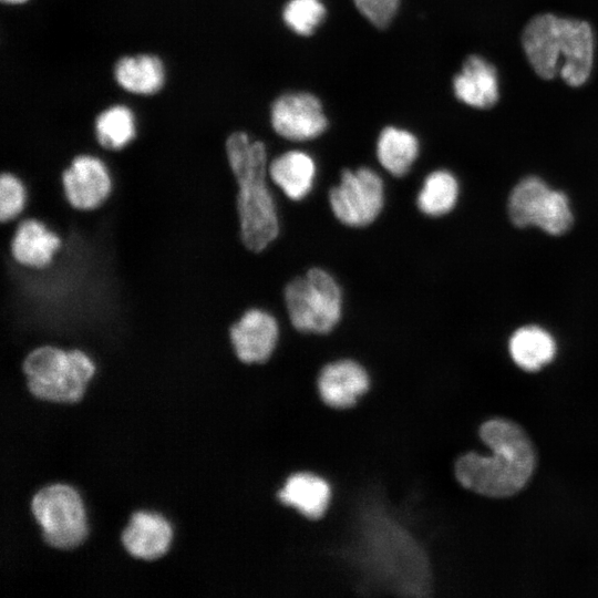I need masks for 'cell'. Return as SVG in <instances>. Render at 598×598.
I'll list each match as a JSON object with an SVG mask.
<instances>
[{"mask_svg":"<svg viewBox=\"0 0 598 598\" xmlns=\"http://www.w3.org/2000/svg\"><path fill=\"white\" fill-rule=\"evenodd\" d=\"M278 499L308 519H319L328 509L331 488L321 476L297 472L288 476L277 493Z\"/></svg>","mask_w":598,"mask_h":598,"instance_id":"obj_16","label":"cell"},{"mask_svg":"<svg viewBox=\"0 0 598 598\" xmlns=\"http://www.w3.org/2000/svg\"><path fill=\"white\" fill-rule=\"evenodd\" d=\"M174 527L158 511L136 509L120 534V542L132 558L154 561L171 549Z\"/></svg>","mask_w":598,"mask_h":598,"instance_id":"obj_12","label":"cell"},{"mask_svg":"<svg viewBox=\"0 0 598 598\" xmlns=\"http://www.w3.org/2000/svg\"><path fill=\"white\" fill-rule=\"evenodd\" d=\"M460 197V184L447 169L431 172L416 197L419 209L427 216L441 217L452 212Z\"/></svg>","mask_w":598,"mask_h":598,"instance_id":"obj_21","label":"cell"},{"mask_svg":"<svg viewBox=\"0 0 598 598\" xmlns=\"http://www.w3.org/2000/svg\"><path fill=\"white\" fill-rule=\"evenodd\" d=\"M94 132L97 144L104 151H122L130 146L136 136L134 114L125 105L107 107L96 116Z\"/></svg>","mask_w":598,"mask_h":598,"instance_id":"obj_22","label":"cell"},{"mask_svg":"<svg viewBox=\"0 0 598 598\" xmlns=\"http://www.w3.org/2000/svg\"><path fill=\"white\" fill-rule=\"evenodd\" d=\"M506 215L515 228H537L551 237L567 234L575 221L568 195L537 175L514 184L507 195Z\"/></svg>","mask_w":598,"mask_h":598,"instance_id":"obj_6","label":"cell"},{"mask_svg":"<svg viewBox=\"0 0 598 598\" xmlns=\"http://www.w3.org/2000/svg\"><path fill=\"white\" fill-rule=\"evenodd\" d=\"M28 204V189L23 181L11 172L0 175V221L7 224L18 220Z\"/></svg>","mask_w":598,"mask_h":598,"instance_id":"obj_24","label":"cell"},{"mask_svg":"<svg viewBox=\"0 0 598 598\" xmlns=\"http://www.w3.org/2000/svg\"><path fill=\"white\" fill-rule=\"evenodd\" d=\"M114 78L121 87L131 93L151 95L164 84V65L153 54L126 55L116 62Z\"/></svg>","mask_w":598,"mask_h":598,"instance_id":"obj_19","label":"cell"},{"mask_svg":"<svg viewBox=\"0 0 598 598\" xmlns=\"http://www.w3.org/2000/svg\"><path fill=\"white\" fill-rule=\"evenodd\" d=\"M30 512L43 543L56 550H74L90 534L85 502L69 483H50L32 494Z\"/></svg>","mask_w":598,"mask_h":598,"instance_id":"obj_5","label":"cell"},{"mask_svg":"<svg viewBox=\"0 0 598 598\" xmlns=\"http://www.w3.org/2000/svg\"><path fill=\"white\" fill-rule=\"evenodd\" d=\"M12 228V236L7 243L12 258L21 266L42 269L50 266L62 246V238L42 220L34 217H21L4 224Z\"/></svg>","mask_w":598,"mask_h":598,"instance_id":"obj_13","label":"cell"},{"mask_svg":"<svg viewBox=\"0 0 598 598\" xmlns=\"http://www.w3.org/2000/svg\"><path fill=\"white\" fill-rule=\"evenodd\" d=\"M317 386L324 404L343 410L353 406L369 390L370 378L365 369L357 361L341 359L321 369Z\"/></svg>","mask_w":598,"mask_h":598,"instance_id":"obj_14","label":"cell"},{"mask_svg":"<svg viewBox=\"0 0 598 598\" xmlns=\"http://www.w3.org/2000/svg\"><path fill=\"white\" fill-rule=\"evenodd\" d=\"M62 186L68 203L79 210H93L110 197L113 178L105 161L92 153L75 155L63 171Z\"/></svg>","mask_w":598,"mask_h":598,"instance_id":"obj_10","label":"cell"},{"mask_svg":"<svg viewBox=\"0 0 598 598\" xmlns=\"http://www.w3.org/2000/svg\"><path fill=\"white\" fill-rule=\"evenodd\" d=\"M229 343L244 364H261L272 355L278 339L276 318L260 308H249L229 326Z\"/></svg>","mask_w":598,"mask_h":598,"instance_id":"obj_11","label":"cell"},{"mask_svg":"<svg viewBox=\"0 0 598 598\" xmlns=\"http://www.w3.org/2000/svg\"><path fill=\"white\" fill-rule=\"evenodd\" d=\"M507 347L513 362L528 372L549 364L557 352L553 334L544 327L532 323L516 328L508 338Z\"/></svg>","mask_w":598,"mask_h":598,"instance_id":"obj_17","label":"cell"},{"mask_svg":"<svg viewBox=\"0 0 598 598\" xmlns=\"http://www.w3.org/2000/svg\"><path fill=\"white\" fill-rule=\"evenodd\" d=\"M285 303L291 324L301 332L324 334L342 316V291L337 280L321 268L289 281Z\"/></svg>","mask_w":598,"mask_h":598,"instance_id":"obj_7","label":"cell"},{"mask_svg":"<svg viewBox=\"0 0 598 598\" xmlns=\"http://www.w3.org/2000/svg\"><path fill=\"white\" fill-rule=\"evenodd\" d=\"M270 123L281 137L303 142L319 137L328 127L321 101L310 92H287L270 107Z\"/></svg>","mask_w":598,"mask_h":598,"instance_id":"obj_9","label":"cell"},{"mask_svg":"<svg viewBox=\"0 0 598 598\" xmlns=\"http://www.w3.org/2000/svg\"><path fill=\"white\" fill-rule=\"evenodd\" d=\"M316 173L313 158L299 150L280 154L268 166L270 179L292 200L303 199L311 192Z\"/></svg>","mask_w":598,"mask_h":598,"instance_id":"obj_18","label":"cell"},{"mask_svg":"<svg viewBox=\"0 0 598 598\" xmlns=\"http://www.w3.org/2000/svg\"><path fill=\"white\" fill-rule=\"evenodd\" d=\"M285 24L296 34L309 37L327 16L322 0H288L282 9Z\"/></svg>","mask_w":598,"mask_h":598,"instance_id":"obj_23","label":"cell"},{"mask_svg":"<svg viewBox=\"0 0 598 598\" xmlns=\"http://www.w3.org/2000/svg\"><path fill=\"white\" fill-rule=\"evenodd\" d=\"M522 45L529 65L544 80L559 76L577 87L591 75L595 34L584 20L537 14L524 27Z\"/></svg>","mask_w":598,"mask_h":598,"instance_id":"obj_3","label":"cell"},{"mask_svg":"<svg viewBox=\"0 0 598 598\" xmlns=\"http://www.w3.org/2000/svg\"><path fill=\"white\" fill-rule=\"evenodd\" d=\"M358 11L378 29L386 28L395 17L400 0H352Z\"/></svg>","mask_w":598,"mask_h":598,"instance_id":"obj_25","label":"cell"},{"mask_svg":"<svg viewBox=\"0 0 598 598\" xmlns=\"http://www.w3.org/2000/svg\"><path fill=\"white\" fill-rule=\"evenodd\" d=\"M480 435L492 454L468 452L460 456L454 466L457 482L487 497L518 493L530 478L536 460L525 431L512 421L492 419L482 424Z\"/></svg>","mask_w":598,"mask_h":598,"instance_id":"obj_1","label":"cell"},{"mask_svg":"<svg viewBox=\"0 0 598 598\" xmlns=\"http://www.w3.org/2000/svg\"><path fill=\"white\" fill-rule=\"evenodd\" d=\"M377 158L382 167L396 177L405 175L419 156L417 137L410 131L384 127L377 140Z\"/></svg>","mask_w":598,"mask_h":598,"instance_id":"obj_20","label":"cell"},{"mask_svg":"<svg viewBox=\"0 0 598 598\" xmlns=\"http://www.w3.org/2000/svg\"><path fill=\"white\" fill-rule=\"evenodd\" d=\"M454 95L475 109H489L498 101V78L495 66L481 55L465 59L452 81Z\"/></svg>","mask_w":598,"mask_h":598,"instance_id":"obj_15","label":"cell"},{"mask_svg":"<svg viewBox=\"0 0 598 598\" xmlns=\"http://www.w3.org/2000/svg\"><path fill=\"white\" fill-rule=\"evenodd\" d=\"M28 392L37 400L55 404L80 402L96 372L94 360L82 349L43 344L23 359Z\"/></svg>","mask_w":598,"mask_h":598,"instance_id":"obj_4","label":"cell"},{"mask_svg":"<svg viewBox=\"0 0 598 598\" xmlns=\"http://www.w3.org/2000/svg\"><path fill=\"white\" fill-rule=\"evenodd\" d=\"M329 204L334 217L350 227L373 223L384 205V184L380 175L369 168L343 169L340 182L329 192Z\"/></svg>","mask_w":598,"mask_h":598,"instance_id":"obj_8","label":"cell"},{"mask_svg":"<svg viewBox=\"0 0 598 598\" xmlns=\"http://www.w3.org/2000/svg\"><path fill=\"white\" fill-rule=\"evenodd\" d=\"M2 1L8 2V3H22L27 0H2Z\"/></svg>","mask_w":598,"mask_h":598,"instance_id":"obj_26","label":"cell"},{"mask_svg":"<svg viewBox=\"0 0 598 598\" xmlns=\"http://www.w3.org/2000/svg\"><path fill=\"white\" fill-rule=\"evenodd\" d=\"M225 155L236 182V213L241 244L260 252L279 234V218L274 196L267 185V151L261 141H251L243 131L231 133Z\"/></svg>","mask_w":598,"mask_h":598,"instance_id":"obj_2","label":"cell"}]
</instances>
